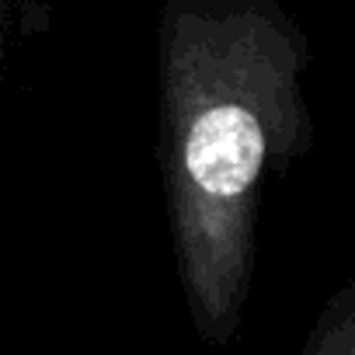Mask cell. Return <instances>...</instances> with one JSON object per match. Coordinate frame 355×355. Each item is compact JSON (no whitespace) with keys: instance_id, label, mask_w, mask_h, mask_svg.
Listing matches in <instances>:
<instances>
[{"instance_id":"1","label":"cell","mask_w":355,"mask_h":355,"mask_svg":"<svg viewBox=\"0 0 355 355\" xmlns=\"http://www.w3.org/2000/svg\"><path fill=\"white\" fill-rule=\"evenodd\" d=\"M300 28L261 0H185L160 28L164 182L178 272L199 331L230 341L254 275L272 164L306 143Z\"/></svg>"},{"instance_id":"2","label":"cell","mask_w":355,"mask_h":355,"mask_svg":"<svg viewBox=\"0 0 355 355\" xmlns=\"http://www.w3.org/2000/svg\"><path fill=\"white\" fill-rule=\"evenodd\" d=\"M303 355H355V286H345L324 303Z\"/></svg>"}]
</instances>
